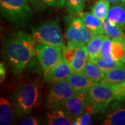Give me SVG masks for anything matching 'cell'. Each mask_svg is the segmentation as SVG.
Segmentation results:
<instances>
[{"instance_id":"cell-1","label":"cell","mask_w":125,"mask_h":125,"mask_svg":"<svg viewBox=\"0 0 125 125\" xmlns=\"http://www.w3.org/2000/svg\"><path fill=\"white\" fill-rule=\"evenodd\" d=\"M5 52L13 72L20 75L36 54L33 35L22 31L15 33L6 42Z\"/></svg>"},{"instance_id":"cell-2","label":"cell","mask_w":125,"mask_h":125,"mask_svg":"<svg viewBox=\"0 0 125 125\" xmlns=\"http://www.w3.org/2000/svg\"><path fill=\"white\" fill-rule=\"evenodd\" d=\"M40 87L38 82H27L18 85L12 95V106L16 115L24 116L38 105Z\"/></svg>"},{"instance_id":"cell-3","label":"cell","mask_w":125,"mask_h":125,"mask_svg":"<svg viewBox=\"0 0 125 125\" xmlns=\"http://www.w3.org/2000/svg\"><path fill=\"white\" fill-rule=\"evenodd\" d=\"M1 15L9 22L20 24L33 15L29 0H0Z\"/></svg>"},{"instance_id":"cell-4","label":"cell","mask_w":125,"mask_h":125,"mask_svg":"<svg viewBox=\"0 0 125 125\" xmlns=\"http://www.w3.org/2000/svg\"><path fill=\"white\" fill-rule=\"evenodd\" d=\"M33 40L46 45H53L63 49L65 44L60 24L57 20H50L36 28L32 29Z\"/></svg>"},{"instance_id":"cell-5","label":"cell","mask_w":125,"mask_h":125,"mask_svg":"<svg viewBox=\"0 0 125 125\" xmlns=\"http://www.w3.org/2000/svg\"><path fill=\"white\" fill-rule=\"evenodd\" d=\"M90 103L89 106L94 113L104 111L112 100L115 99L114 93L111 85L102 83H95L89 90Z\"/></svg>"},{"instance_id":"cell-6","label":"cell","mask_w":125,"mask_h":125,"mask_svg":"<svg viewBox=\"0 0 125 125\" xmlns=\"http://www.w3.org/2000/svg\"><path fill=\"white\" fill-rule=\"evenodd\" d=\"M76 93L67 79L58 81L53 84L45 97V106L47 108H54L62 106Z\"/></svg>"},{"instance_id":"cell-7","label":"cell","mask_w":125,"mask_h":125,"mask_svg":"<svg viewBox=\"0 0 125 125\" xmlns=\"http://www.w3.org/2000/svg\"><path fill=\"white\" fill-rule=\"evenodd\" d=\"M62 49L56 46L36 42V54L44 74L62 59Z\"/></svg>"},{"instance_id":"cell-8","label":"cell","mask_w":125,"mask_h":125,"mask_svg":"<svg viewBox=\"0 0 125 125\" xmlns=\"http://www.w3.org/2000/svg\"><path fill=\"white\" fill-rule=\"evenodd\" d=\"M70 16L67 20V26L65 37L67 42H76L83 45H87L90 40L93 37V34L86 27L80 17Z\"/></svg>"},{"instance_id":"cell-9","label":"cell","mask_w":125,"mask_h":125,"mask_svg":"<svg viewBox=\"0 0 125 125\" xmlns=\"http://www.w3.org/2000/svg\"><path fill=\"white\" fill-rule=\"evenodd\" d=\"M90 103L89 91L77 92L63 104L64 110L73 117L85 111Z\"/></svg>"},{"instance_id":"cell-10","label":"cell","mask_w":125,"mask_h":125,"mask_svg":"<svg viewBox=\"0 0 125 125\" xmlns=\"http://www.w3.org/2000/svg\"><path fill=\"white\" fill-rule=\"evenodd\" d=\"M71 72L70 64L62 58L48 72L44 74V77L47 82L51 85H53L58 81L67 79Z\"/></svg>"},{"instance_id":"cell-11","label":"cell","mask_w":125,"mask_h":125,"mask_svg":"<svg viewBox=\"0 0 125 125\" xmlns=\"http://www.w3.org/2000/svg\"><path fill=\"white\" fill-rule=\"evenodd\" d=\"M67 81L76 93L89 91L95 83L81 72H72L67 78Z\"/></svg>"},{"instance_id":"cell-12","label":"cell","mask_w":125,"mask_h":125,"mask_svg":"<svg viewBox=\"0 0 125 125\" xmlns=\"http://www.w3.org/2000/svg\"><path fill=\"white\" fill-rule=\"evenodd\" d=\"M74 118L65 110L58 107L54 108L52 111L47 113V124L49 125H71Z\"/></svg>"},{"instance_id":"cell-13","label":"cell","mask_w":125,"mask_h":125,"mask_svg":"<svg viewBox=\"0 0 125 125\" xmlns=\"http://www.w3.org/2000/svg\"><path fill=\"white\" fill-rule=\"evenodd\" d=\"M86 27L94 35L104 34L102 19L96 16L92 12H82L79 15Z\"/></svg>"},{"instance_id":"cell-14","label":"cell","mask_w":125,"mask_h":125,"mask_svg":"<svg viewBox=\"0 0 125 125\" xmlns=\"http://www.w3.org/2000/svg\"><path fill=\"white\" fill-rule=\"evenodd\" d=\"M15 112L12 104L4 97L0 98V124L1 125H11L15 122Z\"/></svg>"},{"instance_id":"cell-15","label":"cell","mask_w":125,"mask_h":125,"mask_svg":"<svg viewBox=\"0 0 125 125\" xmlns=\"http://www.w3.org/2000/svg\"><path fill=\"white\" fill-rule=\"evenodd\" d=\"M106 18L115 22L122 28L125 26V3H112Z\"/></svg>"},{"instance_id":"cell-16","label":"cell","mask_w":125,"mask_h":125,"mask_svg":"<svg viewBox=\"0 0 125 125\" xmlns=\"http://www.w3.org/2000/svg\"><path fill=\"white\" fill-rule=\"evenodd\" d=\"M89 60L87 45L77 48L73 61L70 63L72 72H81Z\"/></svg>"},{"instance_id":"cell-17","label":"cell","mask_w":125,"mask_h":125,"mask_svg":"<svg viewBox=\"0 0 125 125\" xmlns=\"http://www.w3.org/2000/svg\"><path fill=\"white\" fill-rule=\"evenodd\" d=\"M102 20L103 29L105 35L109 36L113 40L125 38L122 27L115 22L110 20L106 17L102 19Z\"/></svg>"},{"instance_id":"cell-18","label":"cell","mask_w":125,"mask_h":125,"mask_svg":"<svg viewBox=\"0 0 125 125\" xmlns=\"http://www.w3.org/2000/svg\"><path fill=\"white\" fill-rule=\"evenodd\" d=\"M125 80V65L113 68L105 72V76L100 83L113 85Z\"/></svg>"},{"instance_id":"cell-19","label":"cell","mask_w":125,"mask_h":125,"mask_svg":"<svg viewBox=\"0 0 125 125\" xmlns=\"http://www.w3.org/2000/svg\"><path fill=\"white\" fill-rule=\"evenodd\" d=\"M94 83H98L102 80L105 76V72L93 61L88 60L85 67L81 71Z\"/></svg>"},{"instance_id":"cell-20","label":"cell","mask_w":125,"mask_h":125,"mask_svg":"<svg viewBox=\"0 0 125 125\" xmlns=\"http://www.w3.org/2000/svg\"><path fill=\"white\" fill-rule=\"evenodd\" d=\"M104 36L105 34L94 35L93 37L87 43V48H88L90 61L93 62L96 59L99 58L102 43L104 40Z\"/></svg>"},{"instance_id":"cell-21","label":"cell","mask_w":125,"mask_h":125,"mask_svg":"<svg viewBox=\"0 0 125 125\" xmlns=\"http://www.w3.org/2000/svg\"><path fill=\"white\" fill-rule=\"evenodd\" d=\"M104 125H125V108H118L106 115Z\"/></svg>"},{"instance_id":"cell-22","label":"cell","mask_w":125,"mask_h":125,"mask_svg":"<svg viewBox=\"0 0 125 125\" xmlns=\"http://www.w3.org/2000/svg\"><path fill=\"white\" fill-rule=\"evenodd\" d=\"M111 55L117 61L125 65V38L113 40Z\"/></svg>"},{"instance_id":"cell-23","label":"cell","mask_w":125,"mask_h":125,"mask_svg":"<svg viewBox=\"0 0 125 125\" xmlns=\"http://www.w3.org/2000/svg\"><path fill=\"white\" fill-rule=\"evenodd\" d=\"M99 68H101L104 72H106L108 70H111L113 68L117 67L125 66L122 62L117 61L116 59L113 56H107V57H101L96 59L93 61Z\"/></svg>"},{"instance_id":"cell-24","label":"cell","mask_w":125,"mask_h":125,"mask_svg":"<svg viewBox=\"0 0 125 125\" xmlns=\"http://www.w3.org/2000/svg\"><path fill=\"white\" fill-rule=\"evenodd\" d=\"M85 0H65L66 10L71 15H79L85 8Z\"/></svg>"},{"instance_id":"cell-25","label":"cell","mask_w":125,"mask_h":125,"mask_svg":"<svg viewBox=\"0 0 125 125\" xmlns=\"http://www.w3.org/2000/svg\"><path fill=\"white\" fill-rule=\"evenodd\" d=\"M111 4L107 0H97L92 9V13L102 20L106 17Z\"/></svg>"},{"instance_id":"cell-26","label":"cell","mask_w":125,"mask_h":125,"mask_svg":"<svg viewBox=\"0 0 125 125\" xmlns=\"http://www.w3.org/2000/svg\"><path fill=\"white\" fill-rule=\"evenodd\" d=\"M91 113H94L93 109L88 106L85 111L80 115L76 117L72 122V125H90L92 123Z\"/></svg>"},{"instance_id":"cell-27","label":"cell","mask_w":125,"mask_h":125,"mask_svg":"<svg viewBox=\"0 0 125 125\" xmlns=\"http://www.w3.org/2000/svg\"><path fill=\"white\" fill-rule=\"evenodd\" d=\"M113 43V39L107 35H105L102 43L100 54L99 58L111 56V47Z\"/></svg>"},{"instance_id":"cell-28","label":"cell","mask_w":125,"mask_h":125,"mask_svg":"<svg viewBox=\"0 0 125 125\" xmlns=\"http://www.w3.org/2000/svg\"><path fill=\"white\" fill-rule=\"evenodd\" d=\"M111 87L114 93L115 99L125 101V80L111 85Z\"/></svg>"},{"instance_id":"cell-29","label":"cell","mask_w":125,"mask_h":125,"mask_svg":"<svg viewBox=\"0 0 125 125\" xmlns=\"http://www.w3.org/2000/svg\"><path fill=\"white\" fill-rule=\"evenodd\" d=\"M42 3L47 6L61 9L65 6V0H42Z\"/></svg>"},{"instance_id":"cell-30","label":"cell","mask_w":125,"mask_h":125,"mask_svg":"<svg viewBox=\"0 0 125 125\" xmlns=\"http://www.w3.org/2000/svg\"><path fill=\"white\" fill-rule=\"evenodd\" d=\"M20 125H39V122L38 120L33 117H27L26 119H24V120L22 121V122L20 123Z\"/></svg>"},{"instance_id":"cell-31","label":"cell","mask_w":125,"mask_h":125,"mask_svg":"<svg viewBox=\"0 0 125 125\" xmlns=\"http://www.w3.org/2000/svg\"><path fill=\"white\" fill-rule=\"evenodd\" d=\"M5 76H6V69L4 62H1L0 63V81L1 82H2L4 80Z\"/></svg>"},{"instance_id":"cell-32","label":"cell","mask_w":125,"mask_h":125,"mask_svg":"<svg viewBox=\"0 0 125 125\" xmlns=\"http://www.w3.org/2000/svg\"><path fill=\"white\" fill-rule=\"evenodd\" d=\"M29 1L33 5H37L38 4H40V3H42V0H29Z\"/></svg>"},{"instance_id":"cell-33","label":"cell","mask_w":125,"mask_h":125,"mask_svg":"<svg viewBox=\"0 0 125 125\" xmlns=\"http://www.w3.org/2000/svg\"><path fill=\"white\" fill-rule=\"evenodd\" d=\"M110 3H116V2H124L125 3V0H107Z\"/></svg>"}]
</instances>
